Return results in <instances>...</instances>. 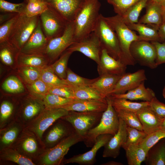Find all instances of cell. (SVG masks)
<instances>
[{
	"label": "cell",
	"instance_id": "obj_1",
	"mask_svg": "<svg viewBox=\"0 0 165 165\" xmlns=\"http://www.w3.org/2000/svg\"><path fill=\"white\" fill-rule=\"evenodd\" d=\"M101 6L99 0H86L73 21L75 42L94 31L100 15Z\"/></svg>",
	"mask_w": 165,
	"mask_h": 165
},
{
	"label": "cell",
	"instance_id": "obj_2",
	"mask_svg": "<svg viewBox=\"0 0 165 165\" xmlns=\"http://www.w3.org/2000/svg\"><path fill=\"white\" fill-rule=\"evenodd\" d=\"M117 36L121 52L120 61L126 66H134L136 62L131 55L130 47L134 41L141 40L139 36L129 28L121 16L118 14L105 17Z\"/></svg>",
	"mask_w": 165,
	"mask_h": 165
},
{
	"label": "cell",
	"instance_id": "obj_3",
	"mask_svg": "<svg viewBox=\"0 0 165 165\" xmlns=\"http://www.w3.org/2000/svg\"><path fill=\"white\" fill-rule=\"evenodd\" d=\"M108 103L106 109L103 113L98 124L90 130L84 137L83 141L87 147H92L97 137L100 135L110 134L114 135L117 132L119 118L112 105L109 97L106 98Z\"/></svg>",
	"mask_w": 165,
	"mask_h": 165
},
{
	"label": "cell",
	"instance_id": "obj_4",
	"mask_svg": "<svg viewBox=\"0 0 165 165\" xmlns=\"http://www.w3.org/2000/svg\"><path fill=\"white\" fill-rule=\"evenodd\" d=\"M84 139L75 131L55 146L46 149L34 163L36 165H61L70 148Z\"/></svg>",
	"mask_w": 165,
	"mask_h": 165
},
{
	"label": "cell",
	"instance_id": "obj_5",
	"mask_svg": "<svg viewBox=\"0 0 165 165\" xmlns=\"http://www.w3.org/2000/svg\"><path fill=\"white\" fill-rule=\"evenodd\" d=\"M11 147L34 162L46 149L42 139L26 127Z\"/></svg>",
	"mask_w": 165,
	"mask_h": 165
},
{
	"label": "cell",
	"instance_id": "obj_6",
	"mask_svg": "<svg viewBox=\"0 0 165 165\" xmlns=\"http://www.w3.org/2000/svg\"><path fill=\"white\" fill-rule=\"evenodd\" d=\"M93 31L99 38L102 48L112 57L120 61L121 52L116 33L101 14Z\"/></svg>",
	"mask_w": 165,
	"mask_h": 165
},
{
	"label": "cell",
	"instance_id": "obj_7",
	"mask_svg": "<svg viewBox=\"0 0 165 165\" xmlns=\"http://www.w3.org/2000/svg\"><path fill=\"white\" fill-rule=\"evenodd\" d=\"M39 16L29 17L19 14L9 35L8 41L20 51L36 28Z\"/></svg>",
	"mask_w": 165,
	"mask_h": 165
},
{
	"label": "cell",
	"instance_id": "obj_8",
	"mask_svg": "<svg viewBox=\"0 0 165 165\" xmlns=\"http://www.w3.org/2000/svg\"><path fill=\"white\" fill-rule=\"evenodd\" d=\"M103 113L69 111L61 118L69 123L78 134L84 138L87 133L100 122Z\"/></svg>",
	"mask_w": 165,
	"mask_h": 165
},
{
	"label": "cell",
	"instance_id": "obj_9",
	"mask_svg": "<svg viewBox=\"0 0 165 165\" xmlns=\"http://www.w3.org/2000/svg\"><path fill=\"white\" fill-rule=\"evenodd\" d=\"M74 42L73 21L68 22L62 35L49 40L44 55L47 57L50 63L54 62Z\"/></svg>",
	"mask_w": 165,
	"mask_h": 165
},
{
	"label": "cell",
	"instance_id": "obj_10",
	"mask_svg": "<svg viewBox=\"0 0 165 165\" xmlns=\"http://www.w3.org/2000/svg\"><path fill=\"white\" fill-rule=\"evenodd\" d=\"M39 17L43 31L49 40L62 35L68 22L49 7L39 16Z\"/></svg>",
	"mask_w": 165,
	"mask_h": 165
},
{
	"label": "cell",
	"instance_id": "obj_11",
	"mask_svg": "<svg viewBox=\"0 0 165 165\" xmlns=\"http://www.w3.org/2000/svg\"><path fill=\"white\" fill-rule=\"evenodd\" d=\"M130 52L136 62L142 66L152 69L158 66L156 63V49L151 42L144 40L134 41L130 46Z\"/></svg>",
	"mask_w": 165,
	"mask_h": 165
},
{
	"label": "cell",
	"instance_id": "obj_12",
	"mask_svg": "<svg viewBox=\"0 0 165 165\" xmlns=\"http://www.w3.org/2000/svg\"><path fill=\"white\" fill-rule=\"evenodd\" d=\"M68 113L69 111L63 108L49 109L45 108L26 127L34 132L42 139L47 130L57 120Z\"/></svg>",
	"mask_w": 165,
	"mask_h": 165
},
{
	"label": "cell",
	"instance_id": "obj_13",
	"mask_svg": "<svg viewBox=\"0 0 165 165\" xmlns=\"http://www.w3.org/2000/svg\"><path fill=\"white\" fill-rule=\"evenodd\" d=\"M45 108L42 100L29 94L28 96L19 99L16 119L26 127Z\"/></svg>",
	"mask_w": 165,
	"mask_h": 165
},
{
	"label": "cell",
	"instance_id": "obj_14",
	"mask_svg": "<svg viewBox=\"0 0 165 165\" xmlns=\"http://www.w3.org/2000/svg\"><path fill=\"white\" fill-rule=\"evenodd\" d=\"M102 48L99 38L93 31L87 36L74 42L67 50L72 53L80 52L98 64L100 61Z\"/></svg>",
	"mask_w": 165,
	"mask_h": 165
},
{
	"label": "cell",
	"instance_id": "obj_15",
	"mask_svg": "<svg viewBox=\"0 0 165 165\" xmlns=\"http://www.w3.org/2000/svg\"><path fill=\"white\" fill-rule=\"evenodd\" d=\"M42 140L46 149L55 146L75 131L67 121L60 118L55 121L46 131Z\"/></svg>",
	"mask_w": 165,
	"mask_h": 165
},
{
	"label": "cell",
	"instance_id": "obj_16",
	"mask_svg": "<svg viewBox=\"0 0 165 165\" xmlns=\"http://www.w3.org/2000/svg\"><path fill=\"white\" fill-rule=\"evenodd\" d=\"M68 22L73 21L86 0H41Z\"/></svg>",
	"mask_w": 165,
	"mask_h": 165
},
{
	"label": "cell",
	"instance_id": "obj_17",
	"mask_svg": "<svg viewBox=\"0 0 165 165\" xmlns=\"http://www.w3.org/2000/svg\"><path fill=\"white\" fill-rule=\"evenodd\" d=\"M113 135L105 134L97 138L91 149L84 153L75 155L67 159H64L61 165L72 163H76L82 165H93L96 162V156L98 151L104 147Z\"/></svg>",
	"mask_w": 165,
	"mask_h": 165
},
{
	"label": "cell",
	"instance_id": "obj_18",
	"mask_svg": "<svg viewBox=\"0 0 165 165\" xmlns=\"http://www.w3.org/2000/svg\"><path fill=\"white\" fill-rule=\"evenodd\" d=\"M49 40L45 35L39 19L37 26L20 51L31 54H44Z\"/></svg>",
	"mask_w": 165,
	"mask_h": 165
},
{
	"label": "cell",
	"instance_id": "obj_19",
	"mask_svg": "<svg viewBox=\"0 0 165 165\" xmlns=\"http://www.w3.org/2000/svg\"><path fill=\"white\" fill-rule=\"evenodd\" d=\"M127 126L126 123L119 118V125L117 132L104 146L103 157L116 158L118 156L120 148L126 140Z\"/></svg>",
	"mask_w": 165,
	"mask_h": 165
},
{
	"label": "cell",
	"instance_id": "obj_20",
	"mask_svg": "<svg viewBox=\"0 0 165 165\" xmlns=\"http://www.w3.org/2000/svg\"><path fill=\"white\" fill-rule=\"evenodd\" d=\"M147 79L144 69H140L133 73H125L122 75L112 94L125 93L136 88Z\"/></svg>",
	"mask_w": 165,
	"mask_h": 165
},
{
	"label": "cell",
	"instance_id": "obj_21",
	"mask_svg": "<svg viewBox=\"0 0 165 165\" xmlns=\"http://www.w3.org/2000/svg\"><path fill=\"white\" fill-rule=\"evenodd\" d=\"M97 65L99 75L105 74L122 75L126 73L127 66L110 56L104 48H102L100 61Z\"/></svg>",
	"mask_w": 165,
	"mask_h": 165
},
{
	"label": "cell",
	"instance_id": "obj_22",
	"mask_svg": "<svg viewBox=\"0 0 165 165\" xmlns=\"http://www.w3.org/2000/svg\"><path fill=\"white\" fill-rule=\"evenodd\" d=\"M106 99L100 100H78L74 101L63 108L68 111L94 112L103 113L107 109Z\"/></svg>",
	"mask_w": 165,
	"mask_h": 165
},
{
	"label": "cell",
	"instance_id": "obj_23",
	"mask_svg": "<svg viewBox=\"0 0 165 165\" xmlns=\"http://www.w3.org/2000/svg\"><path fill=\"white\" fill-rule=\"evenodd\" d=\"M141 123L143 131L147 134L160 129L163 119L159 116L149 105L136 113Z\"/></svg>",
	"mask_w": 165,
	"mask_h": 165
},
{
	"label": "cell",
	"instance_id": "obj_24",
	"mask_svg": "<svg viewBox=\"0 0 165 165\" xmlns=\"http://www.w3.org/2000/svg\"><path fill=\"white\" fill-rule=\"evenodd\" d=\"M25 127L17 120L0 129V150L11 147L17 140Z\"/></svg>",
	"mask_w": 165,
	"mask_h": 165
},
{
	"label": "cell",
	"instance_id": "obj_25",
	"mask_svg": "<svg viewBox=\"0 0 165 165\" xmlns=\"http://www.w3.org/2000/svg\"><path fill=\"white\" fill-rule=\"evenodd\" d=\"M163 7L152 0H149L145 7L146 13L138 22L150 25L158 29L163 23Z\"/></svg>",
	"mask_w": 165,
	"mask_h": 165
},
{
	"label": "cell",
	"instance_id": "obj_26",
	"mask_svg": "<svg viewBox=\"0 0 165 165\" xmlns=\"http://www.w3.org/2000/svg\"><path fill=\"white\" fill-rule=\"evenodd\" d=\"M122 75L109 74L99 75L89 85L106 98L112 94L117 83Z\"/></svg>",
	"mask_w": 165,
	"mask_h": 165
},
{
	"label": "cell",
	"instance_id": "obj_27",
	"mask_svg": "<svg viewBox=\"0 0 165 165\" xmlns=\"http://www.w3.org/2000/svg\"><path fill=\"white\" fill-rule=\"evenodd\" d=\"M19 105L18 100L3 99L0 105V129L16 119Z\"/></svg>",
	"mask_w": 165,
	"mask_h": 165
},
{
	"label": "cell",
	"instance_id": "obj_28",
	"mask_svg": "<svg viewBox=\"0 0 165 165\" xmlns=\"http://www.w3.org/2000/svg\"><path fill=\"white\" fill-rule=\"evenodd\" d=\"M19 165H36L31 159L23 155L12 147L0 150V165L10 163Z\"/></svg>",
	"mask_w": 165,
	"mask_h": 165
},
{
	"label": "cell",
	"instance_id": "obj_29",
	"mask_svg": "<svg viewBox=\"0 0 165 165\" xmlns=\"http://www.w3.org/2000/svg\"><path fill=\"white\" fill-rule=\"evenodd\" d=\"M110 96L113 98H124L131 101L141 100L150 101L156 95L154 92L151 89L145 87L144 82H143L136 88L125 93L112 94Z\"/></svg>",
	"mask_w": 165,
	"mask_h": 165
},
{
	"label": "cell",
	"instance_id": "obj_30",
	"mask_svg": "<svg viewBox=\"0 0 165 165\" xmlns=\"http://www.w3.org/2000/svg\"><path fill=\"white\" fill-rule=\"evenodd\" d=\"M50 61L44 54H31L19 51L17 55L16 63L18 67L31 66L44 68L48 65Z\"/></svg>",
	"mask_w": 165,
	"mask_h": 165
},
{
	"label": "cell",
	"instance_id": "obj_31",
	"mask_svg": "<svg viewBox=\"0 0 165 165\" xmlns=\"http://www.w3.org/2000/svg\"><path fill=\"white\" fill-rule=\"evenodd\" d=\"M130 29L137 31L141 40L152 42H162L160 36L158 29L145 24L139 23H133L127 25Z\"/></svg>",
	"mask_w": 165,
	"mask_h": 165
},
{
	"label": "cell",
	"instance_id": "obj_32",
	"mask_svg": "<svg viewBox=\"0 0 165 165\" xmlns=\"http://www.w3.org/2000/svg\"><path fill=\"white\" fill-rule=\"evenodd\" d=\"M145 161L146 165H165V138L160 140L149 149Z\"/></svg>",
	"mask_w": 165,
	"mask_h": 165
},
{
	"label": "cell",
	"instance_id": "obj_33",
	"mask_svg": "<svg viewBox=\"0 0 165 165\" xmlns=\"http://www.w3.org/2000/svg\"><path fill=\"white\" fill-rule=\"evenodd\" d=\"M124 150L129 165H140L145 161L147 153L139 144H132Z\"/></svg>",
	"mask_w": 165,
	"mask_h": 165
},
{
	"label": "cell",
	"instance_id": "obj_34",
	"mask_svg": "<svg viewBox=\"0 0 165 165\" xmlns=\"http://www.w3.org/2000/svg\"><path fill=\"white\" fill-rule=\"evenodd\" d=\"M112 104L115 109H123L136 113L143 108L149 105V101L134 102L126 99L113 98L108 96Z\"/></svg>",
	"mask_w": 165,
	"mask_h": 165
},
{
	"label": "cell",
	"instance_id": "obj_35",
	"mask_svg": "<svg viewBox=\"0 0 165 165\" xmlns=\"http://www.w3.org/2000/svg\"><path fill=\"white\" fill-rule=\"evenodd\" d=\"M0 58L1 61L8 66L16 62L17 54L20 51L9 41L0 43Z\"/></svg>",
	"mask_w": 165,
	"mask_h": 165
},
{
	"label": "cell",
	"instance_id": "obj_36",
	"mask_svg": "<svg viewBox=\"0 0 165 165\" xmlns=\"http://www.w3.org/2000/svg\"><path fill=\"white\" fill-rule=\"evenodd\" d=\"M75 99L64 97L50 93L46 94L42 98L45 107L49 109H58L64 108L72 102Z\"/></svg>",
	"mask_w": 165,
	"mask_h": 165
},
{
	"label": "cell",
	"instance_id": "obj_37",
	"mask_svg": "<svg viewBox=\"0 0 165 165\" xmlns=\"http://www.w3.org/2000/svg\"><path fill=\"white\" fill-rule=\"evenodd\" d=\"M72 53L67 50L53 63L49 65L55 74L61 79H65L66 77L68 61Z\"/></svg>",
	"mask_w": 165,
	"mask_h": 165
},
{
	"label": "cell",
	"instance_id": "obj_38",
	"mask_svg": "<svg viewBox=\"0 0 165 165\" xmlns=\"http://www.w3.org/2000/svg\"><path fill=\"white\" fill-rule=\"evenodd\" d=\"M148 0H140L130 7L121 16L124 22L127 25L138 23L140 13Z\"/></svg>",
	"mask_w": 165,
	"mask_h": 165
},
{
	"label": "cell",
	"instance_id": "obj_39",
	"mask_svg": "<svg viewBox=\"0 0 165 165\" xmlns=\"http://www.w3.org/2000/svg\"><path fill=\"white\" fill-rule=\"evenodd\" d=\"M43 68L31 66L18 67L20 76L26 85L30 84L40 78Z\"/></svg>",
	"mask_w": 165,
	"mask_h": 165
},
{
	"label": "cell",
	"instance_id": "obj_40",
	"mask_svg": "<svg viewBox=\"0 0 165 165\" xmlns=\"http://www.w3.org/2000/svg\"><path fill=\"white\" fill-rule=\"evenodd\" d=\"M73 88L75 99L103 100L106 99L89 86Z\"/></svg>",
	"mask_w": 165,
	"mask_h": 165
},
{
	"label": "cell",
	"instance_id": "obj_41",
	"mask_svg": "<svg viewBox=\"0 0 165 165\" xmlns=\"http://www.w3.org/2000/svg\"><path fill=\"white\" fill-rule=\"evenodd\" d=\"M115 109L119 118L122 119L127 126L143 131L142 124L135 112L123 109Z\"/></svg>",
	"mask_w": 165,
	"mask_h": 165
},
{
	"label": "cell",
	"instance_id": "obj_42",
	"mask_svg": "<svg viewBox=\"0 0 165 165\" xmlns=\"http://www.w3.org/2000/svg\"><path fill=\"white\" fill-rule=\"evenodd\" d=\"M90 79L80 76L75 74L70 68H68L67 71V75L64 79L68 85L73 88L89 86L96 79Z\"/></svg>",
	"mask_w": 165,
	"mask_h": 165
},
{
	"label": "cell",
	"instance_id": "obj_43",
	"mask_svg": "<svg viewBox=\"0 0 165 165\" xmlns=\"http://www.w3.org/2000/svg\"><path fill=\"white\" fill-rule=\"evenodd\" d=\"M40 79L50 87L68 85L64 79H61L59 78L52 70L49 65L42 69Z\"/></svg>",
	"mask_w": 165,
	"mask_h": 165
},
{
	"label": "cell",
	"instance_id": "obj_44",
	"mask_svg": "<svg viewBox=\"0 0 165 165\" xmlns=\"http://www.w3.org/2000/svg\"><path fill=\"white\" fill-rule=\"evenodd\" d=\"M48 8L41 0H31L26 4L24 14L29 17L39 16Z\"/></svg>",
	"mask_w": 165,
	"mask_h": 165
},
{
	"label": "cell",
	"instance_id": "obj_45",
	"mask_svg": "<svg viewBox=\"0 0 165 165\" xmlns=\"http://www.w3.org/2000/svg\"><path fill=\"white\" fill-rule=\"evenodd\" d=\"M163 138H165V131L160 129L147 134L139 144L148 154L152 147Z\"/></svg>",
	"mask_w": 165,
	"mask_h": 165
},
{
	"label": "cell",
	"instance_id": "obj_46",
	"mask_svg": "<svg viewBox=\"0 0 165 165\" xmlns=\"http://www.w3.org/2000/svg\"><path fill=\"white\" fill-rule=\"evenodd\" d=\"M27 85L30 95L41 100L49 93L50 87L40 79Z\"/></svg>",
	"mask_w": 165,
	"mask_h": 165
},
{
	"label": "cell",
	"instance_id": "obj_47",
	"mask_svg": "<svg viewBox=\"0 0 165 165\" xmlns=\"http://www.w3.org/2000/svg\"><path fill=\"white\" fill-rule=\"evenodd\" d=\"M127 138L125 143L122 146L124 149L129 145L132 144H138L147 135L143 131L127 125Z\"/></svg>",
	"mask_w": 165,
	"mask_h": 165
},
{
	"label": "cell",
	"instance_id": "obj_48",
	"mask_svg": "<svg viewBox=\"0 0 165 165\" xmlns=\"http://www.w3.org/2000/svg\"><path fill=\"white\" fill-rule=\"evenodd\" d=\"M2 87L6 92L13 94L20 93L24 90V87L21 81L14 76L7 78L3 82Z\"/></svg>",
	"mask_w": 165,
	"mask_h": 165
},
{
	"label": "cell",
	"instance_id": "obj_49",
	"mask_svg": "<svg viewBox=\"0 0 165 165\" xmlns=\"http://www.w3.org/2000/svg\"><path fill=\"white\" fill-rule=\"evenodd\" d=\"M112 6L114 12L123 16L132 6L140 0H106Z\"/></svg>",
	"mask_w": 165,
	"mask_h": 165
},
{
	"label": "cell",
	"instance_id": "obj_50",
	"mask_svg": "<svg viewBox=\"0 0 165 165\" xmlns=\"http://www.w3.org/2000/svg\"><path fill=\"white\" fill-rule=\"evenodd\" d=\"M26 4L24 2L19 3H14L5 0H0V11L1 13L24 14Z\"/></svg>",
	"mask_w": 165,
	"mask_h": 165
},
{
	"label": "cell",
	"instance_id": "obj_51",
	"mask_svg": "<svg viewBox=\"0 0 165 165\" xmlns=\"http://www.w3.org/2000/svg\"><path fill=\"white\" fill-rule=\"evenodd\" d=\"M19 14L0 24V43L8 41V38L13 25Z\"/></svg>",
	"mask_w": 165,
	"mask_h": 165
},
{
	"label": "cell",
	"instance_id": "obj_52",
	"mask_svg": "<svg viewBox=\"0 0 165 165\" xmlns=\"http://www.w3.org/2000/svg\"><path fill=\"white\" fill-rule=\"evenodd\" d=\"M48 93L55 94L65 98L75 99L73 88L68 85L50 87Z\"/></svg>",
	"mask_w": 165,
	"mask_h": 165
},
{
	"label": "cell",
	"instance_id": "obj_53",
	"mask_svg": "<svg viewBox=\"0 0 165 165\" xmlns=\"http://www.w3.org/2000/svg\"><path fill=\"white\" fill-rule=\"evenodd\" d=\"M149 102V106L152 110L162 119L165 118V104L160 101L156 97Z\"/></svg>",
	"mask_w": 165,
	"mask_h": 165
},
{
	"label": "cell",
	"instance_id": "obj_54",
	"mask_svg": "<svg viewBox=\"0 0 165 165\" xmlns=\"http://www.w3.org/2000/svg\"><path fill=\"white\" fill-rule=\"evenodd\" d=\"M155 46L156 51V63L158 65L165 63V41L162 42H151Z\"/></svg>",
	"mask_w": 165,
	"mask_h": 165
},
{
	"label": "cell",
	"instance_id": "obj_55",
	"mask_svg": "<svg viewBox=\"0 0 165 165\" xmlns=\"http://www.w3.org/2000/svg\"><path fill=\"white\" fill-rule=\"evenodd\" d=\"M0 15V24H1L6 21L11 19L18 13H2Z\"/></svg>",
	"mask_w": 165,
	"mask_h": 165
},
{
	"label": "cell",
	"instance_id": "obj_56",
	"mask_svg": "<svg viewBox=\"0 0 165 165\" xmlns=\"http://www.w3.org/2000/svg\"><path fill=\"white\" fill-rule=\"evenodd\" d=\"M158 31L162 42L165 40V23H163L159 27Z\"/></svg>",
	"mask_w": 165,
	"mask_h": 165
},
{
	"label": "cell",
	"instance_id": "obj_57",
	"mask_svg": "<svg viewBox=\"0 0 165 165\" xmlns=\"http://www.w3.org/2000/svg\"><path fill=\"white\" fill-rule=\"evenodd\" d=\"M101 165H123V164L120 162L114 161H111L101 164Z\"/></svg>",
	"mask_w": 165,
	"mask_h": 165
},
{
	"label": "cell",
	"instance_id": "obj_58",
	"mask_svg": "<svg viewBox=\"0 0 165 165\" xmlns=\"http://www.w3.org/2000/svg\"><path fill=\"white\" fill-rule=\"evenodd\" d=\"M163 6H165V0H152Z\"/></svg>",
	"mask_w": 165,
	"mask_h": 165
},
{
	"label": "cell",
	"instance_id": "obj_59",
	"mask_svg": "<svg viewBox=\"0 0 165 165\" xmlns=\"http://www.w3.org/2000/svg\"><path fill=\"white\" fill-rule=\"evenodd\" d=\"M160 129L165 131V118L162 119L160 126Z\"/></svg>",
	"mask_w": 165,
	"mask_h": 165
},
{
	"label": "cell",
	"instance_id": "obj_60",
	"mask_svg": "<svg viewBox=\"0 0 165 165\" xmlns=\"http://www.w3.org/2000/svg\"><path fill=\"white\" fill-rule=\"evenodd\" d=\"M162 17L163 23H165V6L163 7Z\"/></svg>",
	"mask_w": 165,
	"mask_h": 165
},
{
	"label": "cell",
	"instance_id": "obj_61",
	"mask_svg": "<svg viewBox=\"0 0 165 165\" xmlns=\"http://www.w3.org/2000/svg\"><path fill=\"white\" fill-rule=\"evenodd\" d=\"M162 94L163 97L165 98V86L163 90Z\"/></svg>",
	"mask_w": 165,
	"mask_h": 165
},
{
	"label": "cell",
	"instance_id": "obj_62",
	"mask_svg": "<svg viewBox=\"0 0 165 165\" xmlns=\"http://www.w3.org/2000/svg\"><path fill=\"white\" fill-rule=\"evenodd\" d=\"M24 2H25L26 3H27L28 2L31 0H24Z\"/></svg>",
	"mask_w": 165,
	"mask_h": 165
}]
</instances>
